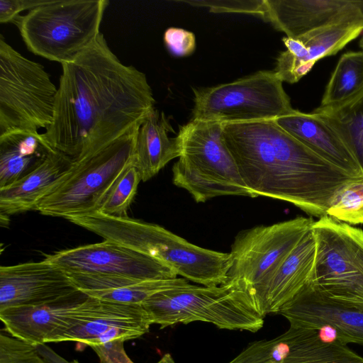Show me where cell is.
<instances>
[{
  "label": "cell",
  "mask_w": 363,
  "mask_h": 363,
  "mask_svg": "<svg viewBox=\"0 0 363 363\" xmlns=\"http://www.w3.org/2000/svg\"><path fill=\"white\" fill-rule=\"evenodd\" d=\"M264 20L291 38L336 25L363 26V0H264Z\"/></svg>",
  "instance_id": "15"
},
{
  "label": "cell",
  "mask_w": 363,
  "mask_h": 363,
  "mask_svg": "<svg viewBox=\"0 0 363 363\" xmlns=\"http://www.w3.org/2000/svg\"><path fill=\"white\" fill-rule=\"evenodd\" d=\"M57 88L43 65L0 37V136L18 131L33 134L51 125Z\"/></svg>",
  "instance_id": "8"
},
{
  "label": "cell",
  "mask_w": 363,
  "mask_h": 363,
  "mask_svg": "<svg viewBox=\"0 0 363 363\" xmlns=\"http://www.w3.org/2000/svg\"><path fill=\"white\" fill-rule=\"evenodd\" d=\"M49 0H0V23L13 22L19 13L47 4Z\"/></svg>",
  "instance_id": "35"
},
{
  "label": "cell",
  "mask_w": 363,
  "mask_h": 363,
  "mask_svg": "<svg viewBox=\"0 0 363 363\" xmlns=\"http://www.w3.org/2000/svg\"><path fill=\"white\" fill-rule=\"evenodd\" d=\"M327 216L349 225L363 224V179L352 181L339 190Z\"/></svg>",
  "instance_id": "29"
},
{
  "label": "cell",
  "mask_w": 363,
  "mask_h": 363,
  "mask_svg": "<svg viewBox=\"0 0 363 363\" xmlns=\"http://www.w3.org/2000/svg\"><path fill=\"white\" fill-rule=\"evenodd\" d=\"M62 68L52 122L42 136L74 161L140 126L155 108L145 74L121 62L101 33Z\"/></svg>",
  "instance_id": "1"
},
{
  "label": "cell",
  "mask_w": 363,
  "mask_h": 363,
  "mask_svg": "<svg viewBox=\"0 0 363 363\" xmlns=\"http://www.w3.org/2000/svg\"><path fill=\"white\" fill-rule=\"evenodd\" d=\"M313 223L312 218L298 216L240 231L231 246L228 279L243 282L253 297Z\"/></svg>",
  "instance_id": "11"
},
{
  "label": "cell",
  "mask_w": 363,
  "mask_h": 363,
  "mask_svg": "<svg viewBox=\"0 0 363 363\" xmlns=\"http://www.w3.org/2000/svg\"><path fill=\"white\" fill-rule=\"evenodd\" d=\"M222 128L219 122L191 119L177 136L179 157L172 182L198 203L222 196L255 198L223 140Z\"/></svg>",
  "instance_id": "5"
},
{
  "label": "cell",
  "mask_w": 363,
  "mask_h": 363,
  "mask_svg": "<svg viewBox=\"0 0 363 363\" xmlns=\"http://www.w3.org/2000/svg\"><path fill=\"white\" fill-rule=\"evenodd\" d=\"M316 255L312 228L303 235L265 284L254 300L265 317L276 313L309 283Z\"/></svg>",
  "instance_id": "19"
},
{
  "label": "cell",
  "mask_w": 363,
  "mask_h": 363,
  "mask_svg": "<svg viewBox=\"0 0 363 363\" xmlns=\"http://www.w3.org/2000/svg\"><path fill=\"white\" fill-rule=\"evenodd\" d=\"M298 363H363V357L347 345L326 342Z\"/></svg>",
  "instance_id": "32"
},
{
  "label": "cell",
  "mask_w": 363,
  "mask_h": 363,
  "mask_svg": "<svg viewBox=\"0 0 363 363\" xmlns=\"http://www.w3.org/2000/svg\"><path fill=\"white\" fill-rule=\"evenodd\" d=\"M0 363H48L37 345L0 334Z\"/></svg>",
  "instance_id": "30"
},
{
  "label": "cell",
  "mask_w": 363,
  "mask_h": 363,
  "mask_svg": "<svg viewBox=\"0 0 363 363\" xmlns=\"http://www.w3.org/2000/svg\"><path fill=\"white\" fill-rule=\"evenodd\" d=\"M190 284L184 278L143 280L126 286L87 295L101 300L123 303L141 304L152 295L165 290Z\"/></svg>",
  "instance_id": "27"
},
{
  "label": "cell",
  "mask_w": 363,
  "mask_h": 363,
  "mask_svg": "<svg viewBox=\"0 0 363 363\" xmlns=\"http://www.w3.org/2000/svg\"><path fill=\"white\" fill-rule=\"evenodd\" d=\"M79 291L46 259L0 267V310L54 302Z\"/></svg>",
  "instance_id": "16"
},
{
  "label": "cell",
  "mask_w": 363,
  "mask_h": 363,
  "mask_svg": "<svg viewBox=\"0 0 363 363\" xmlns=\"http://www.w3.org/2000/svg\"><path fill=\"white\" fill-rule=\"evenodd\" d=\"M72 363H79V362H78L77 360H74L73 362H72Z\"/></svg>",
  "instance_id": "38"
},
{
  "label": "cell",
  "mask_w": 363,
  "mask_h": 363,
  "mask_svg": "<svg viewBox=\"0 0 363 363\" xmlns=\"http://www.w3.org/2000/svg\"><path fill=\"white\" fill-rule=\"evenodd\" d=\"M124 339H117L90 347L99 357L100 363H134L124 349Z\"/></svg>",
  "instance_id": "34"
},
{
  "label": "cell",
  "mask_w": 363,
  "mask_h": 363,
  "mask_svg": "<svg viewBox=\"0 0 363 363\" xmlns=\"http://www.w3.org/2000/svg\"><path fill=\"white\" fill-rule=\"evenodd\" d=\"M363 91V50L350 51L340 57L326 84L321 107L340 105Z\"/></svg>",
  "instance_id": "26"
},
{
  "label": "cell",
  "mask_w": 363,
  "mask_h": 363,
  "mask_svg": "<svg viewBox=\"0 0 363 363\" xmlns=\"http://www.w3.org/2000/svg\"><path fill=\"white\" fill-rule=\"evenodd\" d=\"M88 298L78 291L49 303L0 310V319L7 333L28 343L57 342L83 315Z\"/></svg>",
  "instance_id": "14"
},
{
  "label": "cell",
  "mask_w": 363,
  "mask_h": 363,
  "mask_svg": "<svg viewBox=\"0 0 363 363\" xmlns=\"http://www.w3.org/2000/svg\"><path fill=\"white\" fill-rule=\"evenodd\" d=\"M222 138L255 198L286 201L318 218L327 216L340 189L360 179L317 155L274 120L223 124Z\"/></svg>",
  "instance_id": "2"
},
{
  "label": "cell",
  "mask_w": 363,
  "mask_h": 363,
  "mask_svg": "<svg viewBox=\"0 0 363 363\" xmlns=\"http://www.w3.org/2000/svg\"><path fill=\"white\" fill-rule=\"evenodd\" d=\"M286 133L348 175L363 179L361 167L340 135L319 117L292 109L274 120Z\"/></svg>",
  "instance_id": "20"
},
{
  "label": "cell",
  "mask_w": 363,
  "mask_h": 363,
  "mask_svg": "<svg viewBox=\"0 0 363 363\" xmlns=\"http://www.w3.org/2000/svg\"><path fill=\"white\" fill-rule=\"evenodd\" d=\"M151 323L160 329L194 321L212 323L219 329L255 333L264 316L247 286L227 280L218 286L189 284L158 292L142 303Z\"/></svg>",
  "instance_id": "4"
},
{
  "label": "cell",
  "mask_w": 363,
  "mask_h": 363,
  "mask_svg": "<svg viewBox=\"0 0 363 363\" xmlns=\"http://www.w3.org/2000/svg\"><path fill=\"white\" fill-rule=\"evenodd\" d=\"M363 31V26L341 24L317 29L296 38H283L286 50L277 59L274 70L284 82L294 84L306 75L315 62L337 54Z\"/></svg>",
  "instance_id": "18"
},
{
  "label": "cell",
  "mask_w": 363,
  "mask_h": 363,
  "mask_svg": "<svg viewBox=\"0 0 363 363\" xmlns=\"http://www.w3.org/2000/svg\"><path fill=\"white\" fill-rule=\"evenodd\" d=\"M312 113L340 135L354 155L363 174V91L340 105L318 106Z\"/></svg>",
  "instance_id": "25"
},
{
  "label": "cell",
  "mask_w": 363,
  "mask_h": 363,
  "mask_svg": "<svg viewBox=\"0 0 363 363\" xmlns=\"http://www.w3.org/2000/svg\"><path fill=\"white\" fill-rule=\"evenodd\" d=\"M359 48L363 50V36L360 38L359 42Z\"/></svg>",
  "instance_id": "37"
},
{
  "label": "cell",
  "mask_w": 363,
  "mask_h": 363,
  "mask_svg": "<svg viewBox=\"0 0 363 363\" xmlns=\"http://www.w3.org/2000/svg\"><path fill=\"white\" fill-rule=\"evenodd\" d=\"M74 160L53 150L32 172L0 189L1 216L36 211L40 201L72 167Z\"/></svg>",
  "instance_id": "21"
},
{
  "label": "cell",
  "mask_w": 363,
  "mask_h": 363,
  "mask_svg": "<svg viewBox=\"0 0 363 363\" xmlns=\"http://www.w3.org/2000/svg\"><path fill=\"white\" fill-rule=\"evenodd\" d=\"M52 150L40 133L18 131L0 136V189L32 172Z\"/></svg>",
  "instance_id": "24"
},
{
  "label": "cell",
  "mask_w": 363,
  "mask_h": 363,
  "mask_svg": "<svg viewBox=\"0 0 363 363\" xmlns=\"http://www.w3.org/2000/svg\"><path fill=\"white\" fill-rule=\"evenodd\" d=\"M194 96L192 119L223 124L275 120L293 109L283 82L274 70L196 89Z\"/></svg>",
  "instance_id": "10"
},
{
  "label": "cell",
  "mask_w": 363,
  "mask_h": 363,
  "mask_svg": "<svg viewBox=\"0 0 363 363\" xmlns=\"http://www.w3.org/2000/svg\"><path fill=\"white\" fill-rule=\"evenodd\" d=\"M140 126L99 151L74 161L36 211L65 219L96 212L115 180L132 162Z\"/></svg>",
  "instance_id": "7"
},
{
  "label": "cell",
  "mask_w": 363,
  "mask_h": 363,
  "mask_svg": "<svg viewBox=\"0 0 363 363\" xmlns=\"http://www.w3.org/2000/svg\"><path fill=\"white\" fill-rule=\"evenodd\" d=\"M106 0H49L18 16V27L33 54L61 65L72 60L101 33Z\"/></svg>",
  "instance_id": "6"
},
{
  "label": "cell",
  "mask_w": 363,
  "mask_h": 363,
  "mask_svg": "<svg viewBox=\"0 0 363 363\" xmlns=\"http://www.w3.org/2000/svg\"><path fill=\"white\" fill-rule=\"evenodd\" d=\"M156 363H175L172 356L169 353L164 354Z\"/></svg>",
  "instance_id": "36"
},
{
  "label": "cell",
  "mask_w": 363,
  "mask_h": 363,
  "mask_svg": "<svg viewBox=\"0 0 363 363\" xmlns=\"http://www.w3.org/2000/svg\"><path fill=\"white\" fill-rule=\"evenodd\" d=\"M95 233L162 262L177 275L202 286H218L228 279L230 252L195 245L165 228L129 218L101 215Z\"/></svg>",
  "instance_id": "3"
},
{
  "label": "cell",
  "mask_w": 363,
  "mask_h": 363,
  "mask_svg": "<svg viewBox=\"0 0 363 363\" xmlns=\"http://www.w3.org/2000/svg\"><path fill=\"white\" fill-rule=\"evenodd\" d=\"M164 42L169 51L174 56H189L196 49L194 34L183 28H167L164 34Z\"/></svg>",
  "instance_id": "33"
},
{
  "label": "cell",
  "mask_w": 363,
  "mask_h": 363,
  "mask_svg": "<svg viewBox=\"0 0 363 363\" xmlns=\"http://www.w3.org/2000/svg\"><path fill=\"white\" fill-rule=\"evenodd\" d=\"M326 342L317 330L290 326L273 339L250 343L228 363H298Z\"/></svg>",
  "instance_id": "23"
},
{
  "label": "cell",
  "mask_w": 363,
  "mask_h": 363,
  "mask_svg": "<svg viewBox=\"0 0 363 363\" xmlns=\"http://www.w3.org/2000/svg\"><path fill=\"white\" fill-rule=\"evenodd\" d=\"M312 230L316 255L308 284L363 309V230L328 216L314 221Z\"/></svg>",
  "instance_id": "9"
},
{
  "label": "cell",
  "mask_w": 363,
  "mask_h": 363,
  "mask_svg": "<svg viewBox=\"0 0 363 363\" xmlns=\"http://www.w3.org/2000/svg\"><path fill=\"white\" fill-rule=\"evenodd\" d=\"M163 112L154 108L140 125L135 140L133 164L143 182L155 176L167 163L179 157L177 138Z\"/></svg>",
  "instance_id": "22"
},
{
  "label": "cell",
  "mask_w": 363,
  "mask_h": 363,
  "mask_svg": "<svg viewBox=\"0 0 363 363\" xmlns=\"http://www.w3.org/2000/svg\"><path fill=\"white\" fill-rule=\"evenodd\" d=\"M65 273L137 280L174 279L169 267L116 242H104L58 251L45 257Z\"/></svg>",
  "instance_id": "12"
},
{
  "label": "cell",
  "mask_w": 363,
  "mask_h": 363,
  "mask_svg": "<svg viewBox=\"0 0 363 363\" xmlns=\"http://www.w3.org/2000/svg\"><path fill=\"white\" fill-rule=\"evenodd\" d=\"M277 314L290 326L318 330L330 342L363 345V309L331 298L308 284Z\"/></svg>",
  "instance_id": "13"
},
{
  "label": "cell",
  "mask_w": 363,
  "mask_h": 363,
  "mask_svg": "<svg viewBox=\"0 0 363 363\" xmlns=\"http://www.w3.org/2000/svg\"><path fill=\"white\" fill-rule=\"evenodd\" d=\"M194 6L208 7L214 13H241L264 16L265 12L264 0H213V1H177Z\"/></svg>",
  "instance_id": "31"
},
{
  "label": "cell",
  "mask_w": 363,
  "mask_h": 363,
  "mask_svg": "<svg viewBox=\"0 0 363 363\" xmlns=\"http://www.w3.org/2000/svg\"><path fill=\"white\" fill-rule=\"evenodd\" d=\"M140 181V174L133 160L115 180L96 212L112 216H126Z\"/></svg>",
  "instance_id": "28"
},
{
  "label": "cell",
  "mask_w": 363,
  "mask_h": 363,
  "mask_svg": "<svg viewBox=\"0 0 363 363\" xmlns=\"http://www.w3.org/2000/svg\"><path fill=\"white\" fill-rule=\"evenodd\" d=\"M152 325L141 304L123 303L89 296L87 308L59 342L73 341L88 346L117 339L138 338L147 333Z\"/></svg>",
  "instance_id": "17"
}]
</instances>
